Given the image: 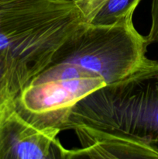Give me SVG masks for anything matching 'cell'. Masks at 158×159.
<instances>
[{"instance_id":"3","label":"cell","mask_w":158,"mask_h":159,"mask_svg":"<svg viewBox=\"0 0 158 159\" xmlns=\"http://www.w3.org/2000/svg\"><path fill=\"white\" fill-rule=\"evenodd\" d=\"M120 130L148 158L158 159V61L146 58L129 76L116 106Z\"/></svg>"},{"instance_id":"4","label":"cell","mask_w":158,"mask_h":159,"mask_svg":"<svg viewBox=\"0 0 158 159\" xmlns=\"http://www.w3.org/2000/svg\"><path fill=\"white\" fill-rule=\"evenodd\" d=\"M105 85L100 77L53 78L30 82L15 101L23 116L40 127L64 130L72 107Z\"/></svg>"},{"instance_id":"5","label":"cell","mask_w":158,"mask_h":159,"mask_svg":"<svg viewBox=\"0 0 158 159\" xmlns=\"http://www.w3.org/2000/svg\"><path fill=\"white\" fill-rule=\"evenodd\" d=\"M60 130L40 127L20 113L15 102L0 111V159H67Z\"/></svg>"},{"instance_id":"8","label":"cell","mask_w":158,"mask_h":159,"mask_svg":"<svg viewBox=\"0 0 158 159\" xmlns=\"http://www.w3.org/2000/svg\"><path fill=\"white\" fill-rule=\"evenodd\" d=\"M146 38L149 44L158 43V0H152L151 26Z\"/></svg>"},{"instance_id":"6","label":"cell","mask_w":158,"mask_h":159,"mask_svg":"<svg viewBox=\"0 0 158 159\" xmlns=\"http://www.w3.org/2000/svg\"><path fill=\"white\" fill-rule=\"evenodd\" d=\"M32 80L27 70L0 52V111L14 103Z\"/></svg>"},{"instance_id":"1","label":"cell","mask_w":158,"mask_h":159,"mask_svg":"<svg viewBox=\"0 0 158 159\" xmlns=\"http://www.w3.org/2000/svg\"><path fill=\"white\" fill-rule=\"evenodd\" d=\"M84 23L73 0H0V52L33 79Z\"/></svg>"},{"instance_id":"2","label":"cell","mask_w":158,"mask_h":159,"mask_svg":"<svg viewBox=\"0 0 158 159\" xmlns=\"http://www.w3.org/2000/svg\"><path fill=\"white\" fill-rule=\"evenodd\" d=\"M133 16L111 25L84 23L54 54L51 64H71L100 77L105 85L123 79L147 58L149 43Z\"/></svg>"},{"instance_id":"7","label":"cell","mask_w":158,"mask_h":159,"mask_svg":"<svg viewBox=\"0 0 158 159\" xmlns=\"http://www.w3.org/2000/svg\"><path fill=\"white\" fill-rule=\"evenodd\" d=\"M141 0H105L87 22L94 25H111L133 15Z\"/></svg>"}]
</instances>
